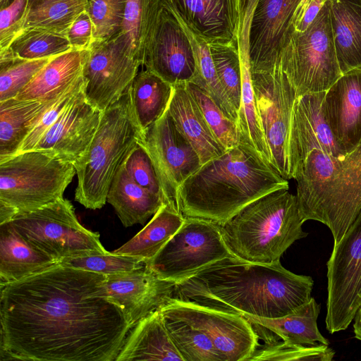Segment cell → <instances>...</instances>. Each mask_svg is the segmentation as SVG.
Returning <instances> with one entry per match:
<instances>
[{"label":"cell","mask_w":361,"mask_h":361,"mask_svg":"<svg viewBox=\"0 0 361 361\" xmlns=\"http://www.w3.org/2000/svg\"><path fill=\"white\" fill-rule=\"evenodd\" d=\"M325 92L304 94L297 97L294 102L288 137L290 179L312 150L334 157L345 155L339 147L323 111Z\"/></svg>","instance_id":"e0dca14e"},{"label":"cell","mask_w":361,"mask_h":361,"mask_svg":"<svg viewBox=\"0 0 361 361\" xmlns=\"http://www.w3.org/2000/svg\"><path fill=\"white\" fill-rule=\"evenodd\" d=\"M54 99L11 98L0 102V161L17 153L35 123Z\"/></svg>","instance_id":"f546056e"},{"label":"cell","mask_w":361,"mask_h":361,"mask_svg":"<svg viewBox=\"0 0 361 361\" xmlns=\"http://www.w3.org/2000/svg\"><path fill=\"white\" fill-rule=\"evenodd\" d=\"M9 222L27 243L58 263L66 257L109 252L99 234L80 224L73 204L64 197Z\"/></svg>","instance_id":"9c48e42d"},{"label":"cell","mask_w":361,"mask_h":361,"mask_svg":"<svg viewBox=\"0 0 361 361\" xmlns=\"http://www.w3.org/2000/svg\"><path fill=\"white\" fill-rule=\"evenodd\" d=\"M59 264L104 275L127 272L142 268L144 261L137 257L112 252L64 258Z\"/></svg>","instance_id":"60d3db41"},{"label":"cell","mask_w":361,"mask_h":361,"mask_svg":"<svg viewBox=\"0 0 361 361\" xmlns=\"http://www.w3.org/2000/svg\"><path fill=\"white\" fill-rule=\"evenodd\" d=\"M167 110L178 130L197 153L202 165L226 150L212 134L185 83L173 85Z\"/></svg>","instance_id":"603a6c76"},{"label":"cell","mask_w":361,"mask_h":361,"mask_svg":"<svg viewBox=\"0 0 361 361\" xmlns=\"http://www.w3.org/2000/svg\"><path fill=\"white\" fill-rule=\"evenodd\" d=\"M52 57L0 63V102L15 98Z\"/></svg>","instance_id":"b9f144b4"},{"label":"cell","mask_w":361,"mask_h":361,"mask_svg":"<svg viewBox=\"0 0 361 361\" xmlns=\"http://www.w3.org/2000/svg\"><path fill=\"white\" fill-rule=\"evenodd\" d=\"M335 351L329 345L293 346L285 344L282 341L271 338L262 345H259L251 360H319L331 361Z\"/></svg>","instance_id":"ab89813d"},{"label":"cell","mask_w":361,"mask_h":361,"mask_svg":"<svg viewBox=\"0 0 361 361\" xmlns=\"http://www.w3.org/2000/svg\"><path fill=\"white\" fill-rule=\"evenodd\" d=\"M123 164L126 171L133 180L142 188L161 196L164 200L153 163L146 150L141 145L138 144Z\"/></svg>","instance_id":"f6af8a7d"},{"label":"cell","mask_w":361,"mask_h":361,"mask_svg":"<svg viewBox=\"0 0 361 361\" xmlns=\"http://www.w3.org/2000/svg\"><path fill=\"white\" fill-rule=\"evenodd\" d=\"M14 0H0V9L4 8L11 4Z\"/></svg>","instance_id":"f907efd6"},{"label":"cell","mask_w":361,"mask_h":361,"mask_svg":"<svg viewBox=\"0 0 361 361\" xmlns=\"http://www.w3.org/2000/svg\"><path fill=\"white\" fill-rule=\"evenodd\" d=\"M107 295L123 310L133 327L173 298L176 283L160 279L148 267L106 276Z\"/></svg>","instance_id":"ac0fdd59"},{"label":"cell","mask_w":361,"mask_h":361,"mask_svg":"<svg viewBox=\"0 0 361 361\" xmlns=\"http://www.w3.org/2000/svg\"><path fill=\"white\" fill-rule=\"evenodd\" d=\"M123 360L184 361L170 337L159 310L149 313L131 328L116 359Z\"/></svg>","instance_id":"cb8c5ba5"},{"label":"cell","mask_w":361,"mask_h":361,"mask_svg":"<svg viewBox=\"0 0 361 361\" xmlns=\"http://www.w3.org/2000/svg\"><path fill=\"white\" fill-rule=\"evenodd\" d=\"M76 174L53 152L31 149L0 161V224L61 197Z\"/></svg>","instance_id":"52a82bcc"},{"label":"cell","mask_w":361,"mask_h":361,"mask_svg":"<svg viewBox=\"0 0 361 361\" xmlns=\"http://www.w3.org/2000/svg\"><path fill=\"white\" fill-rule=\"evenodd\" d=\"M320 305L311 300L295 312L279 318H262L243 315L252 324L264 328L276 335L286 345L293 346L329 345L317 326Z\"/></svg>","instance_id":"f1b7e54d"},{"label":"cell","mask_w":361,"mask_h":361,"mask_svg":"<svg viewBox=\"0 0 361 361\" xmlns=\"http://www.w3.org/2000/svg\"><path fill=\"white\" fill-rule=\"evenodd\" d=\"M87 50L72 49L53 56L15 97L52 100L83 75Z\"/></svg>","instance_id":"d4e9b609"},{"label":"cell","mask_w":361,"mask_h":361,"mask_svg":"<svg viewBox=\"0 0 361 361\" xmlns=\"http://www.w3.org/2000/svg\"><path fill=\"white\" fill-rule=\"evenodd\" d=\"M161 314L170 337L184 361H224L202 331L182 319Z\"/></svg>","instance_id":"8d00e7d4"},{"label":"cell","mask_w":361,"mask_h":361,"mask_svg":"<svg viewBox=\"0 0 361 361\" xmlns=\"http://www.w3.org/2000/svg\"><path fill=\"white\" fill-rule=\"evenodd\" d=\"M330 16L342 74L361 68V0H330Z\"/></svg>","instance_id":"83f0119b"},{"label":"cell","mask_w":361,"mask_h":361,"mask_svg":"<svg viewBox=\"0 0 361 361\" xmlns=\"http://www.w3.org/2000/svg\"><path fill=\"white\" fill-rule=\"evenodd\" d=\"M173 86L149 70L139 72L130 85L133 112L142 133L167 110Z\"/></svg>","instance_id":"d6a6232c"},{"label":"cell","mask_w":361,"mask_h":361,"mask_svg":"<svg viewBox=\"0 0 361 361\" xmlns=\"http://www.w3.org/2000/svg\"><path fill=\"white\" fill-rule=\"evenodd\" d=\"M314 281L274 264L221 260L176 284L173 298L262 318L288 315L308 302Z\"/></svg>","instance_id":"7a4b0ae2"},{"label":"cell","mask_w":361,"mask_h":361,"mask_svg":"<svg viewBox=\"0 0 361 361\" xmlns=\"http://www.w3.org/2000/svg\"><path fill=\"white\" fill-rule=\"evenodd\" d=\"M142 136L133 109L130 87L102 111L88 148L73 164L78 184L75 200L90 209H100L118 171Z\"/></svg>","instance_id":"8992f818"},{"label":"cell","mask_w":361,"mask_h":361,"mask_svg":"<svg viewBox=\"0 0 361 361\" xmlns=\"http://www.w3.org/2000/svg\"><path fill=\"white\" fill-rule=\"evenodd\" d=\"M207 126L215 138L226 149L240 143V136L235 121L228 117L210 94L193 82L185 83Z\"/></svg>","instance_id":"74e56055"},{"label":"cell","mask_w":361,"mask_h":361,"mask_svg":"<svg viewBox=\"0 0 361 361\" xmlns=\"http://www.w3.org/2000/svg\"><path fill=\"white\" fill-rule=\"evenodd\" d=\"M72 49L67 35L44 30H26L15 39L7 51L0 52V62L48 58Z\"/></svg>","instance_id":"d590c367"},{"label":"cell","mask_w":361,"mask_h":361,"mask_svg":"<svg viewBox=\"0 0 361 361\" xmlns=\"http://www.w3.org/2000/svg\"><path fill=\"white\" fill-rule=\"evenodd\" d=\"M323 111L344 154L361 142V68L343 74L326 91Z\"/></svg>","instance_id":"44dd1931"},{"label":"cell","mask_w":361,"mask_h":361,"mask_svg":"<svg viewBox=\"0 0 361 361\" xmlns=\"http://www.w3.org/2000/svg\"><path fill=\"white\" fill-rule=\"evenodd\" d=\"M139 145L153 163L165 202L178 209V188L202 166L197 153L178 130L168 110L142 133Z\"/></svg>","instance_id":"5bb4252c"},{"label":"cell","mask_w":361,"mask_h":361,"mask_svg":"<svg viewBox=\"0 0 361 361\" xmlns=\"http://www.w3.org/2000/svg\"><path fill=\"white\" fill-rule=\"evenodd\" d=\"M288 180L250 145L239 143L202 164L180 186L178 209L184 217L222 226L243 207L279 189Z\"/></svg>","instance_id":"3957f363"},{"label":"cell","mask_w":361,"mask_h":361,"mask_svg":"<svg viewBox=\"0 0 361 361\" xmlns=\"http://www.w3.org/2000/svg\"><path fill=\"white\" fill-rule=\"evenodd\" d=\"M296 195L288 188L250 202L221 226L232 252L249 262L274 264L296 240L305 238Z\"/></svg>","instance_id":"5b68a950"},{"label":"cell","mask_w":361,"mask_h":361,"mask_svg":"<svg viewBox=\"0 0 361 361\" xmlns=\"http://www.w3.org/2000/svg\"><path fill=\"white\" fill-rule=\"evenodd\" d=\"M106 200L114 208L125 227L144 224L165 203L161 196L133 180L124 164L114 176Z\"/></svg>","instance_id":"4316f807"},{"label":"cell","mask_w":361,"mask_h":361,"mask_svg":"<svg viewBox=\"0 0 361 361\" xmlns=\"http://www.w3.org/2000/svg\"><path fill=\"white\" fill-rule=\"evenodd\" d=\"M293 178L303 221L326 225L336 245L361 209V142L342 157L312 150Z\"/></svg>","instance_id":"277c9868"},{"label":"cell","mask_w":361,"mask_h":361,"mask_svg":"<svg viewBox=\"0 0 361 361\" xmlns=\"http://www.w3.org/2000/svg\"><path fill=\"white\" fill-rule=\"evenodd\" d=\"M159 310L202 331L224 361H248L259 345L255 326L236 312L176 298Z\"/></svg>","instance_id":"4fadbf2b"},{"label":"cell","mask_w":361,"mask_h":361,"mask_svg":"<svg viewBox=\"0 0 361 361\" xmlns=\"http://www.w3.org/2000/svg\"><path fill=\"white\" fill-rule=\"evenodd\" d=\"M168 7L185 32L191 44L196 64V75L190 82L206 90L225 114L237 123L238 113L231 105L219 82L208 43L177 13L169 6Z\"/></svg>","instance_id":"836d02e7"},{"label":"cell","mask_w":361,"mask_h":361,"mask_svg":"<svg viewBox=\"0 0 361 361\" xmlns=\"http://www.w3.org/2000/svg\"><path fill=\"white\" fill-rule=\"evenodd\" d=\"M279 63L297 97L326 91L342 75L331 27L330 0L305 31H293L281 51Z\"/></svg>","instance_id":"ba28073f"},{"label":"cell","mask_w":361,"mask_h":361,"mask_svg":"<svg viewBox=\"0 0 361 361\" xmlns=\"http://www.w3.org/2000/svg\"><path fill=\"white\" fill-rule=\"evenodd\" d=\"M87 4V0H28L23 32L38 29L67 35Z\"/></svg>","instance_id":"e575fe53"},{"label":"cell","mask_w":361,"mask_h":361,"mask_svg":"<svg viewBox=\"0 0 361 361\" xmlns=\"http://www.w3.org/2000/svg\"><path fill=\"white\" fill-rule=\"evenodd\" d=\"M74 50H87L94 41V26L85 9L75 19L67 33Z\"/></svg>","instance_id":"7dc6e473"},{"label":"cell","mask_w":361,"mask_h":361,"mask_svg":"<svg viewBox=\"0 0 361 361\" xmlns=\"http://www.w3.org/2000/svg\"><path fill=\"white\" fill-rule=\"evenodd\" d=\"M57 264L27 243L9 221L0 224V283L20 280Z\"/></svg>","instance_id":"484cf974"},{"label":"cell","mask_w":361,"mask_h":361,"mask_svg":"<svg viewBox=\"0 0 361 361\" xmlns=\"http://www.w3.org/2000/svg\"><path fill=\"white\" fill-rule=\"evenodd\" d=\"M219 82L231 105L238 113L241 97V66L237 44H208Z\"/></svg>","instance_id":"f35d334b"},{"label":"cell","mask_w":361,"mask_h":361,"mask_svg":"<svg viewBox=\"0 0 361 361\" xmlns=\"http://www.w3.org/2000/svg\"><path fill=\"white\" fill-rule=\"evenodd\" d=\"M301 0H258L250 36V67L279 63L282 49L294 31L292 21Z\"/></svg>","instance_id":"ffe728a7"},{"label":"cell","mask_w":361,"mask_h":361,"mask_svg":"<svg viewBox=\"0 0 361 361\" xmlns=\"http://www.w3.org/2000/svg\"><path fill=\"white\" fill-rule=\"evenodd\" d=\"M105 280L58 263L0 283L1 360L116 361L132 326Z\"/></svg>","instance_id":"6da1fadb"},{"label":"cell","mask_w":361,"mask_h":361,"mask_svg":"<svg viewBox=\"0 0 361 361\" xmlns=\"http://www.w3.org/2000/svg\"><path fill=\"white\" fill-rule=\"evenodd\" d=\"M208 44L236 43L238 0H165Z\"/></svg>","instance_id":"7402d4cb"},{"label":"cell","mask_w":361,"mask_h":361,"mask_svg":"<svg viewBox=\"0 0 361 361\" xmlns=\"http://www.w3.org/2000/svg\"><path fill=\"white\" fill-rule=\"evenodd\" d=\"M353 321L355 337L361 341V305L357 309Z\"/></svg>","instance_id":"681fc988"},{"label":"cell","mask_w":361,"mask_h":361,"mask_svg":"<svg viewBox=\"0 0 361 361\" xmlns=\"http://www.w3.org/2000/svg\"><path fill=\"white\" fill-rule=\"evenodd\" d=\"M250 70L257 111L270 151L271 164L282 177L290 179L288 137L295 90L280 63Z\"/></svg>","instance_id":"8fae6325"},{"label":"cell","mask_w":361,"mask_h":361,"mask_svg":"<svg viewBox=\"0 0 361 361\" xmlns=\"http://www.w3.org/2000/svg\"><path fill=\"white\" fill-rule=\"evenodd\" d=\"M28 0H14L0 9V52L7 51L23 32Z\"/></svg>","instance_id":"bcb514c9"},{"label":"cell","mask_w":361,"mask_h":361,"mask_svg":"<svg viewBox=\"0 0 361 361\" xmlns=\"http://www.w3.org/2000/svg\"><path fill=\"white\" fill-rule=\"evenodd\" d=\"M162 0H126L118 36L130 54L144 66Z\"/></svg>","instance_id":"1f68e13d"},{"label":"cell","mask_w":361,"mask_h":361,"mask_svg":"<svg viewBox=\"0 0 361 361\" xmlns=\"http://www.w3.org/2000/svg\"><path fill=\"white\" fill-rule=\"evenodd\" d=\"M144 66L171 85L192 82L196 64L190 42L162 0Z\"/></svg>","instance_id":"2e32d148"},{"label":"cell","mask_w":361,"mask_h":361,"mask_svg":"<svg viewBox=\"0 0 361 361\" xmlns=\"http://www.w3.org/2000/svg\"><path fill=\"white\" fill-rule=\"evenodd\" d=\"M327 0H301L298 4L292 21L295 31H305L312 24Z\"/></svg>","instance_id":"c3c4849f"},{"label":"cell","mask_w":361,"mask_h":361,"mask_svg":"<svg viewBox=\"0 0 361 361\" xmlns=\"http://www.w3.org/2000/svg\"><path fill=\"white\" fill-rule=\"evenodd\" d=\"M142 66L128 52L118 34L94 40L87 49L83 74L86 97L102 111L127 91Z\"/></svg>","instance_id":"9a60e30c"},{"label":"cell","mask_w":361,"mask_h":361,"mask_svg":"<svg viewBox=\"0 0 361 361\" xmlns=\"http://www.w3.org/2000/svg\"><path fill=\"white\" fill-rule=\"evenodd\" d=\"M80 92L47 130L33 149L46 150L74 164L88 148L102 111Z\"/></svg>","instance_id":"d6986e66"},{"label":"cell","mask_w":361,"mask_h":361,"mask_svg":"<svg viewBox=\"0 0 361 361\" xmlns=\"http://www.w3.org/2000/svg\"><path fill=\"white\" fill-rule=\"evenodd\" d=\"M326 328L345 330L361 305V209L327 262Z\"/></svg>","instance_id":"7c38bea8"},{"label":"cell","mask_w":361,"mask_h":361,"mask_svg":"<svg viewBox=\"0 0 361 361\" xmlns=\"http://www.w3.org/2000/svg\"><path fill=\"white\" fill-rule=\"evenodd\" d=\"M86 10L94 26V40H104L121 30L126 0H87Z\"/></svg>","instance_id":"ee69618b"},{"label":"cell","mask_w":361,"mask_h":361,"mask_svg":"<svg viewBox=\"0 0 361 361\" xmlns=\"http://www.w3.org/2000/svg\"><path fill=\"white\" fill-rule=\"evenodd\" d=\"M87 84V80L83 74L56 97L35 123L16 154L33 149L72 99L86 88Z\"/></svg>","instance_id":"7bdbcfd3"},{"label":"cell","mask_w":361,"mask_h":361,"mask_svg":"<svg viewBox=\"0 0 361 361\" xmlns=\"http://www.w3.org/2000/svg\"><path fill=\"white\" fill-rule=\"evenodd\" d=\"M236 257L224 240L221 226L185 217L179 229L145 264L160 279L177 284L221 260Z\"/></svg>","instance_id":"30bf717a"},{"label":"cell","mask_w":361,"mask_h":361,"mask_svg":"<svg viewBox=\"0 0 361 361\" xmlns=\"http://www.w3.org/2000/svg\"><path fill=\"white\" fill-rule=\"evenodd\" d=\"M184 220L185 217L176 205L164 203L139 233L113 252L137 257L145 262L157 255Z\"/></svg>","instance_id":"4dcf8cb0"}]
</instances>
